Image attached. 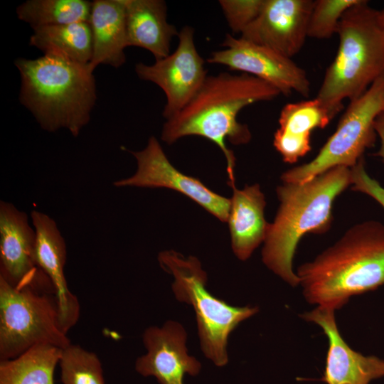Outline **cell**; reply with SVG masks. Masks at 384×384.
I'll return each instance as SVG.
<instances>
[{"mask_svg": "<svg viewBox=\"0 0 384 384\" xmlns=\"http://www.w3.org/2000/svg\"><path fill=\"white\" fill-rule=\"evenodd\" d=\"M335 116L317 97L286 104L281 110L273 145L284 162L294 164L311 149V134Z\"/></svg>", "mask_w": 384, "mask_h": 384, "instance_id": "17", "label": "cell"}, {"mask_svg": "<svg viewBox=\"0 0 384 384\" xmlns=\"http://www.w3.org/2000/svg\"><path fill=\"white\" fill-rule=\"evenodd\" d=\"M31 46L45 55L89 64L92 55V36L89 21L34 28Z\"/></svg>", "mask_w": 384, "mask_h": 384, "instance_id": "21", "label": "cell"}, {"mask_svg": "<svg viewBox=\"0 0 384 384\" xmlns=\"http://www.w3.org/2000/svg\"><path fill=\"white\" fill-rule=\"evenodd\" d=\"M312 0H265L258 16L240 38L292 58L308 38Z\"/></svg>", "mask_w": 384, "mask_h": 384, "instance_id": "13", "label": "cell"}, {"mask_svg": "<svg viewBox=\"0 0 384 384\" xmlns=\"http://www.w3.org/2000/svg\"><path fill=\"white\" fill-rule=\"evenodd\" d=\"M335 311L317 306L301 317L319 325L327 336L329 347L321 380L326 384H369L384 376V360L363 356L346 343L339 333Z\"/></svg>", "mask_w": 384, "mask_h": 384, "instance_id": "15", "label": "cell"}, {"mask_svg": "<svg viewBox=\"0 0 384 384\" xmlns=\"http://www.w3.org/2000/svg\"><path fill=\"white\" fill-rule=\"evenodd\" d=\"M91 9L86 0H28L17 7L16 14L34 29L89 21Z\"/></svg>", "mask_w": 384, "mask_h": 384, "instance_id": "23", "label": "cell"}, {"mask_svg": "<svg viewBox=\"0 0 384 384\" xmlns=\"http://www.w3.org/2000/svg\"><path fill=\"white\" fill-rule=\"evenodd\" d=\"M351 189L370 196L384 208V187L367 174L363 158L351 168Z\"/></svg>", "mask_w": 384, "mask_h": 384, "instance_id": "27", "label": "cell"}, {"mask_svg": "<svg viewBox=\"0 0 384 384\" xmlns=\"http://www.w3.org/2000/svg\"><path fill=\"white\" fill-rule=\"evenodd\" d=\"M374 127L380 139V147L373 155L380 157L384 162V112L376 118Z\"/></svg>", "mask_w": 384, "mask_h": 384, "instance_id": "28", "label": "cell"}, {"mask_svg": "<svg viewBox=\"0 0 384 384\" xmlns=\"http://www.w3.org/2000/svg\"><path fill=\"white\" fill-rule=\"evenodd\" d=\"M265 0H220L218 1L233 33L241 34L258 16Z\"/></svg>", "mask_w": 384, "mask_h": 384, "instance_id": "26", "label": "cell"}, {"mask_svg": "<svg viewBox=\"0 0 384 384\" xmlns=\"http://www.w3.org/2000/svg\"><path fill=\"white\" fill-rule=\"evenodd\" d=\"M70 343L54 294L15 287L0 277V361L37 345L63 348Z\"/></svg>", "mask_w": 384, "mask_h": 384, "instance_id": "7", "label": "cell"}, {"mask_svg": "<svg viewBox=\"0 0 384 384\" xmlns=\"http://www.w3.org/2000/svg\"><path fill=\"white\" fill-rule=\"evenodd\" d=\"M158 260L174 278L172 290L176 299L194 309L205 356L216 366H225L230 334L240 323L257 314L258 307L232 306L211 294L206 288V273L193 256L185 257L174 250H165L159 254Z\"/></svg>", "mask_w": 384, "mask_h": 384, "instance_id": "6", "label": "cell"}, {"mask_svg": "<svg viewBox=\"0 0 384 384\" xmlns=\"http://www.w3.org/2000/svg\"><path fill=\"white\" fill-rule=\"evenodd\" d=\"M350 185L351 168L338 166L307 181L283 182L277 187L280 203L274 221L268 225L262 259L289 285L299 284L292 269L299 240L306 233L323 234L330 229L333 203Z\"/></svg>", "mask_w": 384, "mask_h": 384, "instance_id": "3", "label": "cell"}, {"mask_svg": "<svg viewBox=\"0 0 384 384\" xmlns=\"http://www.w3.org/2000/svg\"><path fill=\"white\" fill-rule=\"evenodd\" d=\"M187 334L183 326L168 321L162 326H150L143 334L146 353L135 362L136 371L153 376L159 384H183L186 374L197 375L201 363L188 353Z\"/></svg>", "mask_w": 384, "mask_h": 384, "instance_id": "14", "label": "cell"}, {"mask_svg": "<svg viewBox=\"0 0 384 384\" xmlns=\"http://www.w3.org/2000/svg\"><path fill=\"white\" fill-rule=\"evenodd\" d=\"M280 94L273 86L252 75L220 73L208 75L191 100L164 123L161 139L171 144L187 136H199L215 143L226 160L228 184L235 186V157L226 145L248 143L251 132L238 120L245 107L259 102L271 101Z\"/></svg>", "mask_w": 384, "mask_h": 384, "instance_id": "1", "label": "cell"}, {"mask_svg": "<svg viewBox=\"0 0 384 384\" xmlns=\"http://www.w3.org/2000/svg\"><path fill=\"white\" fill-rule=\"evenodd\" d=\"M58 365L63 384H105L97 355L79 345L62 348Z\"/></svg>", "mask_w": 384, "mask_h": 384, "instance_id": "24", "label": "cell"}, {"mask_svg": "<svg viewBox=\"0 0 384 384\" xmlns=\"http://www.w3.org/2000/svg\"><path fill=\"white\" fill-rule=\"evenodd\" d=\"M36 235L27 214L11 203L0 202V277L18 288H32L55 294L38 264Z\"/></svg>", "mask_w": 384, "mask_h": 384, "instance_id": "11", "label": "cell"}, {"mask_svg": "<svg viewBox=\"0 0 384 384\" xmlns=\"http://www.w3.org/2000/svg\"><path fill=\"white\" fill-rule=\"evenodd\" d=\"M31 218L36 235L37 262L53 287L61 324L68 333L79 319L80 306L78 297L70 290L65 275L66 244L55 221L49 215L33 210Z\"/></svg>", "mask_w": 384, "mask_h": 384, "instance_id": "16", "label": "cell"}, {"mask_svg": "<svg viewBox=\"0 0 384 384\" xmlns=\"http://www.w3.org/2000/svg\"><path fill=\"white\" fill-rule=\"evenodd\" d=\"M62 348L35 346L16 358L0 361V384H54Z\"/></svg>", "mask_w": 384, "mask_h": 384, "instance_id": "22", "label": "cell"}, {"mask_svg": "<svg viewBox=\"0 0 384 384\" xmlns=\"http://www.w3.org/2000/svg\"><path fill=\"white\" fill-rule=\"evenodd\" d=\"M384 112V75L358 98L349 102L336 129L311 161L292 168L282 182L303 183L338 166H354L372 147L377 134L374 124Z\"/></svg>", "mask_w": 384, "mask_h": 384, "instance_id": "8", "label": "cell"}, {"mask_svg": "<svg viewBox=\"0 0 384 384\" xmlns=\"http://www.w3.org/2000/svg\"><path fill=\"white\" fill-rule=\"evenodd\" d=\"M178 46L174 53L151 65H135L137 76L158 85L164 92L166 102L163 116L169 119L179 112L194 97L206 79L204 60L194 43V30L183 26L178 34Z\"/></svg>", "mask_w": 384, "mask_h": 384, "instance_id": "9", "label": "cell"}, {"mask_svg": "<svg viewBox=\"0 0 384 384\" xmlns=\"http://www.w3.org/2000/svg\"><path fill=\"white\" fill-rule=\"evenodd\" d=\"M130 152L137 160V169L132 176L114 181V186L170 188L188 197L220 221H228L230 199L176 169L154 137L149 139L144 149Z\"/></svg>", "mask_w": 384, "mask_h": 384, "instance_id": "12", "label": "cell"}, {"mask_svg": "<svg viewBox=\"0 0 384 384\" xmlns=\"http://www.w3.org/2000/svg\"><path fill=\"white\" fill-rule=\"evenodd\" d=\"M361 0H316L309 16L307 35L315 39H328L337 33L344 13Z\"/></svg>", "mask_w": 384, "mask_h": 384, "instance_id": "25", "label": "cell"}, {"mask_svg": "<svg viewBox=\"0 0 384 384\" xmlns=\"http://www.w3.org/2000/svg\"><path fill=\"white\" fill-rule=\"evenodd\" d=\"M380 16L383 25L384 26V8L382 10H380Z\"/></svg>", "mask_w": 384, "mask_h": 384, "instance_id": "29", "label": "cell"}, {"mask_svg": "<svg viewBox=\"0 0 384 384\" xmlns=\"http://www.w3.org/2000/svg\"><path fill=\"white\" fill-rule=\"evenodd\" d=\"M129 46L149 50L156 60L170 54L175 26L167 21V8L162 0H124Z\"/></svg>", "mask_w": 384, "mask_h": 384, "instance_id": "20", "label": "cell"}, {"mask_svg": "<svg viewBox=\"0 0 384 384\" xmlns=\"http://www.w3.org/2000/svg\"><path fill=\"white\" fill-rule=\"evenodd\" d=\"M89 23L92 36L91 68L95 70L100 64L115 68L123 65L124 50L129 46L124 0H95Z\"/></svg>", "mask_w": 384, "mask_h": 384, "instance_id": "18", "label": "cell"}, {"mask_svg": "<svg viewBox=\"0 0 384 384\" xmlns=\"http://www.w3.org/2000/svg\"><path fill=\"white\" fill-rule=\"evenodd\" d=\"M265 197L258 184L233 189L227 222L233 251L240 260H247L264 242L269 225L265 218Z\"/></svg>", "mask_w": 384, "mask_h": 384, "instance_id": "19", "label": "cell"}, {"mask_svg": "<svg viewBox=\"0 0 384 384\" xmlns=\"http://www.w3.org/2000/svg\"><path fill=\"white\" fill-rule=\"evenodd\" d=\"M306 300L336 311L351 297L384 284V224L366 220L297 272Z\"/></svg>", "mask_w": 384, "mask_h": 384, "instance_id": "2", "label": "cell"}, {"mask_svg": "<svg viewBox=\"0 0 384 384\" xmlns=\"http://www.w3.org/2000/svg\"><path fill=\"white\" fill-rule=\"evenodd\" d=\"M222 46L224 48L212 53L207 60L209 63L252 75L275 87L281 95L288 96L295 92L304 97L309 96L307 73L292 58L228 33Z\"/></svg>", "mask_w": 384, "mask_h": 384, "instance_id": "10", "label": "cell"}, {"mask_svg": "<svg viewBox=\"0 0 384 384\" xmlns=\"http://www.w3.org/2000/svg\"><path fill=\"white\" fill-rule=\"evenodd\" d=\"M336 34L338 50L316 97L334 116L343 108V100L358 98L384 75L380 10L361 0L344 13Z\"/></svg>", "mask_w": 384, "mask_h": 384, "instance_id": "5", "label": "cell"}, {"mask_svg": "<svg viewBox=\"0 0 384 384\" xmlns=\"http://www.w3.org/2000/svg\"><path fill=\"white\" fill-rule=\"evenodd\" d=\"M21 78L19 100L41 127L65 129L78 137L90 119L97 100L94 70L63 58L45 55L14 61Z\"/></svg>", "mask_w": 384, "mask_h": 384, "instance_id": "4", "label": "cell"}]
</instances>
